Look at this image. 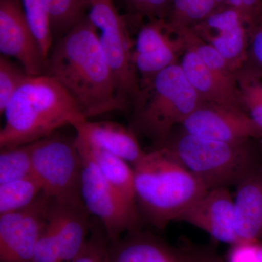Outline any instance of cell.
Listing matches in <instances>:
<instances>
[{
	"mask_svg": "<svg viewBox=\"0 0 262 262\" xmlns=\"http://www.w3.org/2000/svg\"><path fill=\"white\" fill-rule=\"evenodd\" d=\"M76 144L82 159V202L90 214L101 222L110 243L114 244L122 234L132 232L137 227L139 211L114 190L94 160L82 146L77 142Z\"/></svg>",
	"mask_w": 262,
	"mask_h": 262,
	"instance_id": "cell-8",
	"label": "cell"
},
{
	"mask_svg": "<svg viewBox=\"0 0 262 262\" xmlns=\"http://www.w3.org/2000/svg\"><path fill=\"white\" fill-rule=\"evenodd\" d=\"M262 11V0H241L239 13L248 28Z\"/></svg>",
	"mask_w": 262,
	"mask_h": 262,
	"instance_id": "cell-34",
	"label": "cell"
},
{
	"mask_svg": "<svg viewBox=\"0 0 262 262\" xmlns=\"http://www.w3.org/2000/svg\"><path fill=\"white\" fill-rule=\"evenodd\" d=\"M255 262H262V243L256 245Z\"/></svg>",
	"mask_w": 262,
	"mask_h": 262,
	"instance_id": "cell-35",
	"label": "cell"
},
{
	"mask_svg": "<svg viewBox=\"0 0 262 262\" xmlns=\"http://www.w3.org/2000/svg\"><path fill=\"white\" fill-rule=\"evenodd\" d=\"M73 127L76 134L83 138L90 145L115 155L132 165L145 154L134 131L117 122L86 120Z\"/></svg>",
	"mask_w": 262,
	"mask_h": 262,
	"instance_id": "cell-17",
	"label": "cell"
},
{
	"mask_svg": "<svg viewBox=\"0 0 262 262\" xmlns=\"http://www.w3.org/2000/svg\"><path fill=\"white\" fill-rule=\"evenodd\" d=\"M24 15L46 59L53 44L51 22L45 0H20Z\"/></svg>",
	"mask_w": 262,
	"mask_h": 262,
	"instance_id": "cell-26",
	"label": "cell"
},
{
	"mask_svg": "<svg viewBox=\"0 0 262 262\" xmlns=\"http://www.w3.org/2000/svg\"><path fill=\"white\" fill-rule=\"evenodd\" d=\"M111 245L110 262H190L184 248L149 235L133 234Z\"/></svg>",
	"mask_w": 262,
	"mask_h": 262,
	"instance_id": "cell-19",
	"label": "cell"
},
{
	"mask_svg": "<svg viewBox=\"0 0 262 262\" xmlns=\"http://www.w3.org/2000/svg\"><path fill=\"white\" fill-rule=\"evenodd\" d=\"M76 142L94 160L103 178L124 201L138 208L136 203L134 168L125 160L90 145L83 138L76 134Z\"/></svg>",
	"mask_w": 262,
	"mask_h": 262,
	"instance_id": "cell-20",
	"label": "cell"
},
{
	"mask_svg": "<svg viewBox=\"0 0 262 262\" xmlns=\"http://www.w3.org/2000/svg\"><path fill=\"white\" fill-rule=\"evenodd\" d=\"M3 114L1 149L32 144L64 125L74 127L86 120L72 96L46 75L29 76Z\"/></svg>",
	"mask_w": 262,
	"mask_h": 262,
	"instance_id": "cell-2",
	"label": "cell"
},
{
	"mask_svg": "<svg viewBox=\"0 0 262 262\" xmlns=\"http://www.w3.org/2000/svg\"><path fill=\"white\" fill-rule=\"evenodd\" d=\"M84 203H62L52 199L51 220L59 244L62 262H72L83 248L91 230Z\"/></svg>",
	"mask_w": 262,
	"mask_h": 262,
	"instance_id": "cell-18",
	"label": "cell"
},
{
	"mask_svg": "<svg viewBox=\"0 0 262 262\" xmlns=\"http://www.w3.org/2000/svg\"><path fill=\"white\" fill-rule=\"evenodd\" d=\"M184 29L176 30L165 19L148 20L141 26L133 46V63L141 89L161 71L179 63L186 50Z\"/></svg>",
	"mask_w": 262,
	"mask_h": 262,
	"instance_id": "cell-9",
	"label": "cell"
},
{
	"mask_svg": "<svg viewBox=\"0 0 262 262\" xmlns=\"http://www.w3.org/2000/svg\"><path fill=\"white\" fill-rule=\"evenodd\" d=\"M250 141L212 140L181 130L176 134L172 133L160 147L171 151L209 190L236 185L256 168Z\"/></svg>",
	"mask_w": 262,
	"mask_h": 262,
	"instance_id": "cell-5",
	"label": "cell"
},
{
	"mask_svg": "<svg viewBox=\"0 0 262 262\" xmlns=\"http://www.w3.org/2000/svg\"><path fill=\"white\" fill-rule=\"evenodd\" d=\"M204 231L215 241L239 244L234 227V199L227 187L207 190L178 220Z\"/></svg>",
	"mask_w": 262,
	"mask_h": 262,
	"instance_id": "cell-14",
	"label": "cell"
},
{
	"mask_svg": "<svg viewBox=\"0 0 262 262\" xmlns=\"http://www.w3.org/2000/svg\"><path fill=\"white\" fill-rule=\"evenodd\" d=\"M186 48L192 50L206 67L225 75H234L228 63L213 46L201 39L191 28L184 29Z\"/></svg>",
	"mask_w": 262,
	"mask_h": 262,
	"instance_id": "cell-28",
	"label": "cell"
},
{
	"mask_svg": "<svg viewBox=\"0 0 262 262\" xmlns=\"http://www.w3.org/2000/svg\"><path fill=\"white\" fill-rule=\"evenodd\" d=\"M179 63L203 102L244 111L234 74L225 75L211 70L188 48L181 56Z\"/></svg>",
	"mask_w": 262,
	"mask_h": 262,
	"instance_id": "cell-15",
	"label": "cell"
},
{
	"mask_svg": "<svg viewBox=\"0 0 262 262\" xmlns=\"http://www.w3.org/2000/svg\"><path fill=\"white\" fill-rule=\"evenodd\" d=\"M53 37H61L85 16L88 0H45Z\"/></svg>",
	"mask_w": 262,
	"mask_h": 262,
	"instance_id": "cell-24",
	"label": "cell"
},
{
	"mask_svg": "<svg viewBox=\"0 0 262 262\" xmlns=\"http://www.w3.org/2000/svg\"><path fill=\"white\" fill-rule=\"evenodd\" d=\"M44 75L75 100L86 120L127 111L119 98L115 76L87 15L53 43Z\"/></svg>",
	"mask_w": 262,
	"mask_h": 262,
	"instance_id": "cell-1",
	"label": "cell"
},
{
	"mask_svg": "<svg viewBox=\"0 0 262 262\" xmlns=\"http://www.w3.org/2000/svg\"><path fill=\"white\" fill-rule=\"evenodd\" d=\"M33 176L43 192L62 203H82V159L75 137L54 133L32 143Z\"/></svg>",
	"mask_w": 262,
	"mask_h": 262,
	"instance_id": "cell-6",
	"label": "cell"
},
{
	"mask_svg": "<svg viewBox=\"0 0 262 262\" xmlns=\"http://www.w3.org/2000/svg\"><path fill=\"white\" fill-rule=\"evenodd\" d=\"M203 102L181 68L170 66L141 88L134 106L130 128L147 138L155 148L163 145L177 125H182Z\"/></svg>",
	"mask_w": 262,
	"mask_h": 262,
	"instance_id": "cell-4",
	"label": "cell"
},
{
	"mask_svg": "<svg viewBox=\"0 0 262 262\" xmlns=\"http://www.w3.org/2000/svg\"><path fill=\"white\" fill-rule=\"evenodd\" d=\"M32 262H62L59 244L50 215L34 249Z\"/></svg>",
	"mask_w": 262,
	"mask_h": 262,
	"instance_id": "cell-31",
	"label": "cell"
},
{
	"mask_svg": "<svg viewBox=\"0 0 262 262\" xmlns=\"http://www.w3.org/2000/svg\"><path fill=\"white\" fill-rule=\"evenodd\" d=\"M28 74L22 68L10 61L8 57L0 56V113L5 108L15 93L25 82Z\"/></svg>",
	"mask_w": 262,
	"mask_h": 262,
	"instance_id": "cell-27",
	"label": "cell"
},
{
	"mask_svg": "<svg viewBox=\"0 0 262 262\" xmlns=\"http://www.w3.org/2000/svg\"><path fill=\"white\" fill-rule=\"evenodd\" d=\"M261 145H262V139H261Z\"/></svg>",
	"mask_w": 262,
	"mask_h": 262,
	"instance_id": "cell-36",
	"label": "cell"
},
{
	"mask_svg": "<svg viewBox=\"0 0 262 262\" xmlns=\"http://www.w3.org/2000/svg\"><path fill=\"white\" fill-rule=\"evenodd\" d=\"M248 29V57L262 67V11Z\"/></svg>",
	"mask_w": 262,
	"mask_h": 262,
	"instance_id": "cell-32",
	"label": "cell"
},
{
	"mask_svg": "<svg viewBox=\"0 0 262 262\" xmlns=\"http://www.w3.org/2000/svg\"><path fill=\"white\" fill-rule=\"evenodd\" d=\"M236 185L234 227L239 244H258L262 239V170L253 168Z\"/></svg>",
	"mask_w": 262,
	"mask_h": 262,
	"instance_id": "cell-16",
	"label": "cell"
},
{
	"mask_svg": "<svg viewBox=\"0 0 262 262\" xmlns=\"http://www.w3.org/2000/svg\"><path fill=\"white\" fill-rule=\"evenodd\" d=\"M128 11L136 18L148 20L168 18L173 0H124Z\"/></svg>",
	"mask_w": 262,
	"mask_h": 262,
	"instance_id": "cell-30",
	"label": "cell"
},
{
	"mask_svg": "<svg viewBox=\"0 0 262 262\" xmlns=\"http://www.w3.org/2000/svg\"><path fill=\"white\" fill-rule=\"evenodd\" d=\"M32 143L1 149L0 184L33 176Z\"/></svg>",
	"mask_w": 262,
	"mask_h": 262,
	"instance_id": "cell-25",
	"label": "cell"
},
{
	"mask_svg": "<svg viewBox=\"0 0 262 262\" xmlns=\"http://www.w3.org/2000/svg\"><path fill=\"white\" fill-rule=\"evenodd\" d=\"M42 192L34 176L0 184V215L27 208Z\"/></svg>",
	"mask_w": 262,
	"mask_h": 262,
	"instance_id": "cell-23",
	"label": "cell"
},
{
	"mask_svg": "<svg viewBox=\"0 0 262 262\" xmlns=\"http://www.w3.org/2000/svg\"><path fill=\"white\" fill-rule=\"evenodd\" d=\"M52 199L44 192L30 206L0 215V262H32L49 220Z\"/></svg>",
	"mask_w": 262,
	"mask_h": 262,
	"instance_id": "cell-10",
	"label": "cell"
},
{
	"mask_svg": "<svg viewBox=\"0 0 262 262\" xmlns=\"http://www.w3.org/2000/svg\"><path fill=\"white\" fill-rule=\"evenodd\" d=\"M110 243L105 229L94 223L83 248L72 262H110Z\"/></svg>",
	"mask_w": 262,
	"mask_h": 262,
	"instance_id": "cell-29",
	"label": "cell"
},
{
	"mask_svg": "<svg viewBox=\"0 0 262 262\" xmlns=\"http://www.w3.org/2000/svg\"><path fill=\"white\" fill-rule=\"evenodd\" d=\"M133 168L137 206L146 220L160 229L178 220L207 191L166 148L146 151Z\"/></svg>",
	"mask_w": 262,
	"mask_h": 262,
	"instance_id": "cell-3",
	"label": "cell"
},
{
	"mask_svg": "<svg viewBox=\"0 0 262 262\" xmlns=\"http://www.w3.org/2000/svg\"><path fill=\"white\" fill-rule=\"evenodd\" d=\"M0 52L30 76L44 75L46 59L24 15L20 0H0Z\"/></svg>",
	"mask_w": 262,
	"mask_h": 262,
	"instance_id": "cell-12",
	"label": "cell"
},
{
	"mask_svg": "<svg viewBox=\"0 0 262 262\" xmlns=\"http://www.w3.org/2000/svg\"><path fill=\"white\" fill-rule=\"evenodd\" d=\"M181 127L192 135L225 142L262 139L261 129L244 111L212 103H202Z\"/></svg>",
	"mask_w": 262,
	"mask_h": 262,
	"instance_id": "cell-11",
	"label": "cell"
},
{
	"mask_svg": "<svg viewBox=\"0 0 262 262\" xmlns=\"http://www.w3.org/2000/svg\"><path fill=\"white\" fill-rule=\"evenodd\" d=\"M224 5L223 0H173L166 20L177 30L192 28Z\"/></svg>",
	"mask_w": 262,
	"mask_h": 262,
	"instance_id": "cell-22",
	"label": "cell"
},
{
	"mask_svg": "<svg viewBox=\"0 0 262 262\" xmlns=\"http://www.w3.org/2000/svg\"><path fill=\"white\" fill-rule=\"evenodd\" d=\"M190 262H226L211 248L188 245L184 248Z\"/></svg>",
	"mask_w": 262,
	"mask_h": 262,
	"instance_id": "cell-33",
	"label": "cell"
},
{
	"mask_svg": "<svg viewBox=\"0 0 262 262\" xmlns=\"http://www.w3.org/2000/svg\"><path fill=\"white\" fill-rule=\"evenodd\" d=\"M191 29L203 41L213 46L234 72L247 60L248 27L234 8L224 5Z\"/></svg>",
	"mask_w": 262,
	"mask_h": 262,
	"instance_id": "cell-13",
	"label": "cell"
},
{
	"mask_svg": "<svg viewBox=\"0 0 262 262\" xmlns=\"http://www.w3.org/2000/svg\"><path fill=\"white\" fill-rule=\"evenodd\" d=\"M234 77L243 110L262 131V67L248 57Z\"/></svg>",
	"mask_w": 262,
	"mask_h": 262,
	"instance_id": "cell-21",
	"label": "cell"
},
{
	"mask_svg": "<svg viewBox=\"0 0 262 262\" xmlns=\"http://www.w3.org/2000/svg\"><path fill=\"white\" fill-rule=\"evenodd\" d=\"M87 16L97 30L103 51L115 76L119 98L131 110L141 94L133 63V46L125 20L114 0H88Z\"/></svg>",
	"mask_w": 262,
	"mask_h": 262,
	"instance_id": "cell-7",
	"label": "cell"
}]
</instances>
